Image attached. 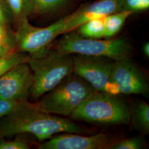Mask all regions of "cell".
<instances>
[{"instance_id": "obj_1", "label": "cell", "mask_w": 149, "mask_h": 149, "mask_svg": "<svg viewBox=\"0 0 149 149\" xmlns=\"http://www.w3.org/2000/svg\"><path fill=\"white\" fill-rule=\"evenodd\" d=\"M87 132L69 119L38 109L28 101L22 102L14 111L0 118V139L29 134L43 141L55 134Z\"/></svg>"}, {"instance_id": "obj_2", "label": "cell", "mask_w": 149, "mask_h": 149, "mask_svg": "<svg viewBox=\"0 0 149 149\" xmlns=\"http://www.w3.org/2000/svg\"><path fill=\"white\" fill-rule=\"evenodd\" d=\"M132 108L116 94L95 91L70 116L76 120L112 125L128 124Z\"/></svg>"}, {"instance_id": "obj_3", "label": "cell", "mask_w": 149, "mask_h": 149, "mask_svg": "<svg viewBox=\"0 0 149 149\" xmlns=\"http://www.w3.org/2000/svg\"><path fill=\"white\" fill-rule=\"evenodd\" d=\"M28 64L33 74L29 96L37 100L73 73L72 55L63 54L52 47L43 55L30 57Z\"/></svg>"}, {"instance_id": "obj_4", "label": "cell", "mask_w": 149, "mask_h": 149, "mask_svg": "<svg viewBox=\"0 0 149 149\" xmlns=\"http://www.w3.org/2000/svg\"><path fill=\"white\" fill-rule=\"evenodd\" d=\"M95 91L88 82L73 72L33 105L49 114L69 116Z\"/></svg>"}, {"instance_id": "obj_5", "label": "cell", "mask_w": 149, "mask_h": 149, "mask_svg": "<svg viewBox=\"0 0 149 149\" xmlns=\"http://www.w3.org/2000/svg\"><path fill=\"white\" fill-rule=\"evenodd\" d=\"M53 48L63 54H81L105 57L118 61L130 57L132 44L124 38L98 40L82 37L76 32L65 34Z\"/></svg>"}, {"instance_id": "obj_6", "label": "cell", "mask_w": 149, "mask_h": 149, "mask_svg": "<svg viewBox=\"0 0 149 149\" xmlns=\"http://www.w3.org/2000/svg\"><path fill=\"white\" fill-rule=\"evenodd\" d=\"M63 18L47 27L33 26L28 19L17 26L15 33L16 50L28 54L31 57H38L52 47L56 38L61 35Z\"/></svg>"}, {"instance_id": "obj_7", "label": "cell", "mask_w": 149, "mask_h": 149, "mask_svg": "<svg viewBox=\"0 0 149 149\" xmlns=\"http://www.w3.org/2000/svg\"><path fill=\"white\" fill-rule=\"evenodd\" d=\"M74 71L99 92L112 93L110 79L116 61L105 57L72 54Z\"/></svg>"}, {"instance_id": "obj_8", "label": "cell", "mask_w": 149, "mask_h": 149, "mask_svg": "<svg viewBox=\"0 0 149 149\" xmlns=\"http://www.w3.org/2000/svg\"><path fill=\"white\" fill-rule=\"evenodd\" d=\"M112 94L146 96L149 84L143 71L130 57L116 61L110 79Z\"/></svg>"}, {"instance_id": "obj_9", "label": "cell", "mask_w": 149, "mask_h": 149, "mask_svg": "<svg viewBox=\"0 0 149 149\" xmlns=\"http://www.w3.org/2000/svg\"><path fill=\"white\" fill-rule=\"evenodd\" d=\"M33 74L28 63L20 64L0 77V98L28 101Z\"/></svg>"}, {"instance_id": "obj_10", "label": "cell", "mask_w": 149, "mask_h": 149, "mask_svg": "<svg viewBox=\"0 0 149 149\" xmlns=\"http://www.w3.org/2000/svg\"><path fill=\"white\" fill-rule=\"evenodd\" d=\"M40 144L39 149H102L111 146V139L106 134L84 136L64 133Z\"/></svg>"}, {"instance_id": "obj_11", "label": "cell", "mask_w": 149, "mask_h": 149, "mask_svg": "<svg viewBox=\"0 0 149 149\" xmlns=\"http://www.w3.org/2000/svg\"><path fill=\"white\" fill-rule=\"evenodd\" d=\"M120 12L119 0H97L82 6L69 16L63 18L61 35L73 31L92 19Z\"/></svg>"}, {"instance_id": "obj_12", "label": "cell", "mask_w": 149, "mask_h": 149, "mask_svg": "<svg viewBox=\"0 0 149 149\" xmlns=\"http://www.w3.org/2000/svg\"><path fill=\"white\" fill-rule=\"evenodd\" d=\"M134 127L145 134L149 133V106L144 101L137 102L132 109L131 119Z\"/></svg>"}, {"instance_id": "obj_13", "label": "cell", "mask_w": 149, "mask_h": 149, "mask_svg": "<svg viewBox=\"0 0 149 149\" xmlns=\"http://www.w3.org/2000/svg\"><path fill=\"white\" fill-rule=\"evenodd\" d=\"M11 11L13 22L17 26L34 13L33 0H6Z\"/></svg>"}, {"instance_id": "obj_14", "label": "cell", "mask_w": 149, "mask_h": 149, "mask_svg": "<svg viewBox=\"0 0 149 149\" xmlns=\"http://www.w3.org/2000/svg\"><path fill=\"white\" fill-rule=\"evenodd\" d=\"M132 14L130 12L120 11L106 16L104 37L109 39L117 34Z\"/></svg>"}, {"instance_id": "obj_15", "label": "cell", "mask_w": 149, "mask_h": 149, "mask_svg": "<svg viewBox=\"0 0 149 149\" xmlns=\"http://www.w3.org/2000/svg\"><path fill=\"white\" fill-rule=\"evenodd\" d=\"M105 17L93 19L77 28V33L82 37L100 39L104 37Z\"/></svg>"}, {"instance_id": "obj_16", "label": "cell", "mask_w": 149, "mask_h": 149, "mask_svg": "<svg viewBox=\"0 0 149 149\" xmlns=\"http://www.w3.org/2000/svg\"><path fill=\"white\" fill-rule=\"evenodd\" d=\"M30 57L29 54L17 50L0 56V77L18 65L28 63Z\"/></svg>"}, {"instance_id": "obj_17", "label": "cell", "mask_w": 149, "mask_h": 149, "mask_svg": "<svg viewBox=\"0 0 149 149\" xmlns=\"http://www.w3.org/2000/svg\"><path fill=\"white\" fill-rule=\"evenodd\" d=\"M34 13L43 14L53 11L64 4L68 0H33Z\"/></svg>"}, {"instance_id": "obj_18", "label": "cell", "mask_w": 149, "mask_h": 149, "mask_svg": "<svg viewBox=\"0 0 149 149\" xmlns=\"http://www.w3.org/2000/svg\"><path fill=\"white\" fill-rule=\"evenodd\" d=\"M120 11H128L132 13L148 10L149 0H119Z\"/></svg>"}, {"instance_id": "obj_19", "label": "cell", "mask_w": 149, "mask_h": 149, "mask_svg": "<svg viewBox=\"0 0 149 149\" xmlns=\"http://www.w3.org/2000/svg\"><path fill=\"white\" fill-rule=\"evenodd\" d=\"M144 140L141 136H134L125 139L111 145L109 149H140L143 146Z\"/></svg>"}, {"instance_id": "obj_20", "label": "cell", "mask_w": 149, "mask_h": 149, "mask_svg": "<svg viewBox=\"0 0 149 149\" xmlns=\"http://www.w3.org/2000/svg\"><path fill=\"white\" fill-rule=\"evenodd\" d=\"M0 43L12 49L16 50L15 33L10 29V26L0 22Z\"/></svg>"}, {"instance_id": "obj_21", "label": "cell", "mask_w": 149, "mask_h": 149, "mask_svg": "<svg viewBox=\"0 0 149 149\" xmlns=\"http://www.w3.org/2000/svg\"><path fill=\"white\" fill-rule=\"evenodd\" d=\"M30 148L29 143L22 137L14 140L0 139V149H28Z\"/></svg>"}, {"instance_id": "obj_22", "label": "cell", "mask_w": 149, "mask_h": 149, "mask_svg": "<svg viewBox=\"0 0 149 149\" xmlns=\"http://www.w3.org/2000/svg\"><path fill=\"white\" fill-rule=\"evenodd\" d=\"M0 22L10 26L13 18L6 0H0Z\"/></svg>"}, {"instance_id": "obj_23", "label": "cell", "mask_w": 149, "mask_h": 149, "mask_svg": "<svg viewBox=\"0 0 149 149\" xmlns=\"http://www.w3.org/2000/svg\"><path fill=\"white\" fill-rule=\"evenodd\" d=\"M22 102L13 101L0 98V118L14 111Z\"/></svg>"}, {"instance_id": "obj_24", "label": "cell", "mask_w": 149, "mask_h": 149, "mask_svg": "<svg viewBox=\"0 0 149 149\" xmlns=\"http://www.w3.org/2000/svg\"><path fill=\"white\" fill-rule=\"evenodd\" d=\"M15 50L16 49H12L11 48L8 47V46H6L3 44L0 43V56H3Z\"/></svg>"}, {"instance_id": "obj_25", "label": "cell", "mask_w": 149, "mask_h": 149, "mask_svg": "<svg viewBox=\"0 0 149 149\" xmlns=\"http://www.w3.org/2000/svg\"><path fill=\"white\" fill-rule=\"evenodd\" d=\"M143 52L144 53L145 56L149 58V42H146L145 43L143 46Z\"/></svg>"}]
</instances>
